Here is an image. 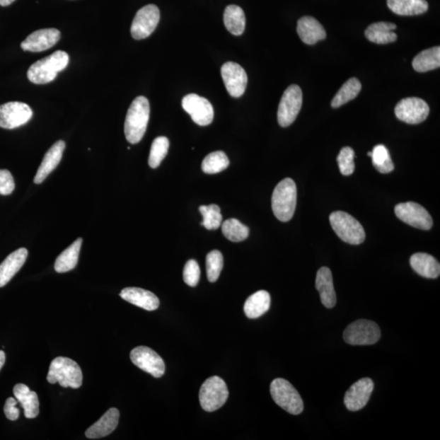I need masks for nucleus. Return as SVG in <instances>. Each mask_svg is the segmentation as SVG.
<instances>
[{
    "label": "nucleus",
    "mask_w": 440,
    "mask_h": 440,
    "mask_svg": "<svg viewBox=\"0 0 440 440\" xmlns=\"http://www.w3.org/2000/svg\"><path fill=\"white\" fill-rule=\"evenodd\" d=\"M374 388L372 379L364 378L357 381L345 394V404L347 409L352 412L362 410L368 404Z\"/></svg>",
    "instance_id": "f3484780"
},
{
    "label": "nucleus",
    "mask_w": 440,
    "mask_h": 440,
    "mask_svg": "<svg viewBox=\"0 0 440 440\" xmlns=\"http://www.w3.org/2000/svg\"><path fill=\"white\" fill-rule=\"evenodd\" d=\"M18 403L19 402L12 398V397H9L6 402H5L4 411L5 416H6L10 421L18 419L20 415V410L17 407Z\"/></svg>",
    "instance_id": "37998d69"
},
{
    "label": "nucleus",
    "mask_w": 440,
    "mask_h": 440,
    "mask_svg": "<svg viewBox=\"0 0 440 440\" xmlns=\"http://www.w3.org/2000/svg\"><path fill=\"white\" fill-rule=\"evenodd\" d=\"M315 288L320 294L321 303L325 307L334 308L336 305L337 297L332 272L329 267H323L318 270L315 278Z\"/></svg>",
    "instance_id": "412c9836"
},
{
    "label": "nucleus",
    "mask_w": 440,
    "mask_h": 440,
    "mask_svg": "<svg viewBox=\"0 0 440 440\" xmlns=\"http://www.w3.org/2000/svg\"><path fill=\"white\" fill-rule=\"evenodd\" d=\"M371 155H372V152L371 151L368 153V156L371 157Z\"/></svg>",
    "instance_id": "49530a36"
},
{
    "label": "nucleus",
    "mask_w": 440,
    "mask_h": 440,
    "mask_svg": "<svg viewBox=\"0 0 440 440\" xmlns=\"http://www.w3.org/2000/svg\"><path fill=\"white\" fill-rule=\"evenodd\" d=\"M199 211L203 217L202 222V226L208 230H216L220 227L222 224L221 211L219 206L216 204H212L209 206H201Z\"/></svg>",
    "instance_id": "4c0bfd02"
},
{
    "label": "nucleus",
    "mask_w": 440,
    "mask_h": 440,
    "mask_svg": "<svg viewBox=\"0 0 440 440\" xmlns=\"http://www.w3.org/2000/svg\"><path fill=\"white\" fill-rule=\"evenodd\" d=\"M28 257V250L20 248L10 254L0 265V287H4L12 280Z\"/></svg>",
    "instance_id": "4be33fe9"
},
{
    "label": "nucleus",
    "mask_w": 440,
    "mask_h": 440,
    "mask_svg": "<svg viewBox=\"0 0 440 440\" xmlns=\"http://www.w3.org/2000/svg\"><path fill=\"white\" fill-rule=\"evenodd\" d=\"M270 393L275 403L291 415H299L303 411L301 396L287 380H273L270 386Z\"/></svg>",
    "instance_id": "423d86ee"
},
{
    "label": "nucleus",
    "mask_w": 440,
    "mask_h": 440,
    "mask_svg": "<svg viewBox=\"0 0 440 440\" xmlns=\"http://www.w3.org/2000/svg\"><path fill=\"white\" fill-rule=\"evenodd\" d=\"M332 228L339 238L351 245H359L366 240V232L361 223L347 212H335L330 216Z\"/></svg>",
    "instance_id": "39448f33"
},
{
    "label": "nucleus",
    "mask_w": 440,
    "mask_h": 440,
    "mask_svg": "<svg viewBox=\"0 0 440 440\" xmlns=\"http://www.w3.org/2000/svg\"><path fill=\"white\" fill-rule=\"evenodd\" d=\"M14 1L15 0H0V5L4 7L8 6V5L13 4Z\"/></svg>",
    "instance_id": "a18cd8bd"
},
{
    "label": "nucleus",
    "mask_w": 440,
    "mask_h": 440,
    "mask_svg": "<svg viewBox=\"0 0 440 440\" xmlns=\"http://www.w3.org/2000/svg\"><path fill=\"white\" fill-rule=\"evenodd\" d=\"M271 296L265 291H260L250 295L244 305V312L250 319H256L265 314L270 308Z\"/></svg>",
    "instance_id": "cd10ccee"
},
{
    "label": "nucleus",
    "mask_w": 440,
    "mask_h": 440,
    "mask_svg": "<svg viewBox=\"0 0 440 440\" xmlns=\"http://www.w3.org/2000/svg\"><path fill=\"white\" fill-rule=\"evenodd\" d=\"M298 35L306 45H313L326 37V32L319 21L306 16L300 18L297 25Z\"/></svg>",
    "instance_id": "5701e85b"
},
{
    "label": "nucleus",
    "mask_w": 440,
    "mask_h": 440,
    "mask_svg": "<svg viewBox=\"0 0 440 440\" xmlns=\"http://www.w3.org/2000/svg\"><path fill=\"white\" fill-rule=\"evenodd\" d=\"M149 102L144 96H138L132 101L126 117L125 132L127 141L135 144L143 139L149 120Z\"/></svg>",
    "instance_id": "f257e3e1"
},
{
    "label": "nucleus",
    "mask_w": 440,
    "mask_h": 440,
    "mask_svg": "<svg viewBox=\"0 0 440 440\" xmlns=\"http://www.w3.org/2000/svg\"><path fill=\"white\" fill-rule=\"evenodd\" d=\"M303 105V93L298 85H291L284 91L279 104L277 120L282 127L291 126L297 119Z\"/></svg>",
    "instance_id": "1a4fd4ad"
},
{
    "label": "nucleus",
    "mask_w": 440,
    "mask_h": 440,
    "mask_svg": "<svg viewBox=\"0 0 440 440\" xmlns=\"http://www.w3.org/2000/svg\"><path fill=\"white\" fill-rule=\"evenodd\" d=\"M362 86L361 82L356 78H352L342 85V87L332 100V108H340V106L348 103L357 98L361 92Z\"/></svg>",
    "instance_id": "473e14b6"
},
{
    "label": "nucleus",
    "mask_w": 440,
    "mask_h": 440,
    "mask_svg": "<svg viewBox=\"0 0 440 440\" xmlns=\"http://www.w3.org/2000/svg\"><path fill=\"white\" fill-rule=\"evenodd\" d=\"M229 166V159L226 154L222 151L213 152L208 154L203 160L202 169L206 174H217L226 170Z\"/></svg>",
    "instance_id": "72a5a7b5"
},
{
    "label": "nucleus",
    "mask_w": 440,
    "mask_h": 440,
    "mask_svg": "<svg viewBox=\"0 0 440 440\" xmlns=\"http://www.w3.org/2000/svg\"><path fill=\"white\" fill-rule=\"evenodd\" d=\"M33 116L28 104L13 101L0 105V127L15 129L26 125Z\"/></svg>",
    "instance_id": "4468645a"
},
{
    "label": "nucleus",
    "mask_w": 440,
    "mask_h": 440,
    "mask_svg": "<svg viewBox=\"0 0 440 440\" xmlns=\"http://www.w3.org/2000/svg\"><path fill=\"white\" fill-rule=\"evenodd\" d=\"M221 75L228 93L233 98L243 95L248 86V78L245 69L235 62H227L221 68Z\"/></svg>",
    "instance_id": "dca6fc26"
},
{
    "label": "nucleus",
    "mask_w": 440,
    "mask_h": 440,
    "mask_svg": "<svg viewBox=\"0 0 440 440\" xmlns=\"http://www.w3.org/2000/svg\"><path fill=\"white\" fill-rule=\"evenodd\" d=\"M354 158H355V152L350 147H345L341 149V151L337 156V161L339 164L340 170L343 175H351L355 170V163H354Z\"/></svg>",
    "instance_id": "ea45409f"
},
{
    "label": "nucleus",
    "mask_w": 440,
    "mask_h": 440,
    "mask_svg": "<svg viewBox=\"0 0 440 440\" xmlns=\"http://www.w3.org/2000/svg\"><path fill=\"white\" fill-rule=\"evenodd\" d=\"M225 28L233 35L243 34L245 28V16L243 8L237 5H229L224 14Z\"/></svg>",
    "instance_id": "7c9ffc66"
},
{
    "label": "nucleus",
    "mask_w": 440,
    "mask_h": 440,
    "mask_svg": "<svg viewBox=\"0 0 440 440\" xmlns=\"http://www.w3.org/2000/svg\"><path fill=\"white\" fill-rule=\"evenodd\" d=\"M82 243V238L77 239L57 257L54 266L57 272H67L73 270L77 266Z\"/></svg>",
    "instance_id": "c756f323"
},
{
    "label": "nucleus",
    "mask_w": 440,
    "mask_h": 440,
    "mask_svg": "<svg viewBox=\"0 0 440 440\" xmlns=\"http://www.w3.org/2000/svg\"><path fill=\"white\" fill-rule=\"evenodd\" d=\"M440 66V47H434L417 54L412 61V67L417 72L433 71Z\"/></svg>",
    "instance_id": "2f4dec72"
},
{
    "label": "nucleus",
    "mask_w": 440,
    "mask_h": 440,
    "mask_svg": "<svg viewBox=\"0 0 440 440\" xmlns=\"http://www.w3.org/2000/svg\"><path fill=\"white\" fill-rule=\"evenodd\" d=\"M132 362L153 377L159 378L165 374V363L156 352L147 347H138L131 352Z\"/></svg>",
    "instance_id": "f8f14e48"
},
{
    "label": "nucleus",
    "mask_w": 440,
    "mask_h": 440,
    "mask_svg": "<svg viewBox=\"0 0 440 440\" xmlns=\"http://www.w3.org/2000/svg\"><path fill=\"white\" fill-rule=\"evenodd\" d=\"M182 106L197 125H210L214 120V108L211 102L200 95H187L182 100Z\"/></svg>",
    "instance_id": "2eb2a0df"
},
{
    "label": "nucleus",
    "mask_w": 440,
    "mask_h": 440,
    "mask_svg": "<svg viewBox=\"0 0 440 440\" xmlns=\"http://www.w3.org/2000/svg\"><path fill=\"white\" fill-rule=\"evenodd\" d=\"M224 267V257L221 252L212 250L207 255V273L210 282H216Z\"/></svg>",
    "instance_id": "58836bf2"
},
{
    "label": "nucleus",
    "mask_w": 440,
    "mask_h": 440,
    "mask_svg": "<svg viewBox=\"0 0 440 440\" xmlns=\"http://www.w3.org/2000/svg\"><path fill=\"white\" fill-rule=\"evenodd\" d=\"M396 25L390 23H376L371 24L364 32L367 40L377 45H388L397 40L394 30Z\"/></svg>",
    "instance_id": "bb28decb"
},
{
    "label": "nucleus",
    "mask_w": 440,
    "mask_h": 440,
    "mask_svg": "<svg viewBox=\"0 0 440 440\" xmlns=\"http://www.w3.org/2000/svg\"><path fill=\"white\" fill-rule=\"evenodd\" d=\"M372 163L378 173L388 174L394 170L395 166L390 156L388 149L383 144H378L372 150Z\"/></svg>",
    "instance_id": "c9c22d12"
},
{
    "label": "nucleus",
    "mask_w": 440,
    "mask_h": 440,
    "mask_svg": "<svg viewBox=\"0 0 440 440\" xmlns=\"http://www.w3.org/2000/svg\"><path fill=\"white\" fill-rule=\"evenodd\" d=\"M395 213L401 221L413 228L430 230L433 226L431 214L425 208L416 202L400 203L395 207Z\"/></svg>",
    "instance_id": "9d476101"
},
{
    "label": "nucleus",
    "mask_w": 440,
    "mask_h": 440,
    "mask_svg": "<svg viewBox=\"0 0 440 440\" xmlns=\"http://www.w3.org/2000/svg\"><path fill=\"white\" fill-rule=\"evenodd\" d=\"M410 265L417 274L429 279H436L440 274V265L437 260L426 253H416L410 257Z\"/></svg>",
    "instance_id": "a878e982"
},
{
    "label": "nucleus",
    "mask_w": 440,
    "mask_h": 440,
    "mask_svg": "<svg viewBox=\"0 0 440 440\" xmlns=\"http://www.w3.org/2000/svg\"><path fill=\"white\" fill-rule=\"evenodd\" d=\"M397 119L407 125H419L427 119L430 108L426 101L417 98L401 100L395 109Z\"/></svg>",
    "instance_id": "ddd939ff"
},
{
    "label": "nucleus",
    "mask_w": 440,
    "mask_h": 440,
    "mask_svg": "<svg viewBox=\"0 0 440 440\" xmlns=\"http://www.w3.org/2000/svg\"><path fill=\"white\" fill-rule=\"evenodd\" d=\"M15 189V182L12 174L8 170H0V195H9Z\"/></svg>",
    "instance_id": "79ce46f5"
},
{
    "label": "nucleus",
    "mask_w": 440,
    "mask_h": 440,
    "mask_svg": "<svg viewBox=\"0 0 440 440\" xmlns=\"http://www.w3.org/2000/svg\"><path fill=\"white\" fill-rule=\"evenodd\" d=\"M160 20V11L156 5L149 4L139 9L131 28L133 39L141 40L151 35Z\"/></svg>",
    "instance_id": "9b49d317"
},
{
    "label": "nucleus",
    "mask_w": 440,
    "mask_h": 440,
    "mask_svg": "<svg viewBox=\"0 0 440 440\" xmlns=\"http://www.w3.org/2000/svg\"><path fill=\"white\" fill-rule=\"evenodd\" d=\"M61 39V32L57 29L36 30L21 42L24 51L40 52L52 47Z\"/></svg>",
    "instance_id": "a211bd4d"
},
{
    "label": "nucleus",
    "mask_w": 440,
    "mask_h": 440,
    "mask_svg": "<svg viewBox=\"0 0 440 440\" xmlns=\"http://www.w3.org/2000/svg\"><path fill=\"white\" fill-rule=\"evenodd\" d=\"M5 359H6V357H5V353L3 351H0V370H1L4 367Z\"/></svg>",
    "instance_id": "c03bdc74"
},
{
    "label": "nucleus",
    "mask_w": 440,
    "mask_h": 440,
    "mask_svg": "<svg viewBox=\"0 0 440 440\" xmlns=\"http://www.w3.org/2000/svg\"><path fill=\"white\" fill-rule=\"evenodd\" d=\"M47 382L58 383L62 388H79L83 384V373L78 363L67 357H57L51 363Z\"/></svg>",
    "instance_id": "20e7f679"
},
{
    "label": "nucleus",
    "mask_w": 440,
    "mask_h": 440,
    "mask_svg": "<svg viewBox=\"0 0 440 440\" xmlns=\"http://www.w3.org/2000/svg\"><path fill=\"white\" fill-rule=\"evenodd\" d=\"M200 277V267L197 261L195 260L187 261L183 272L184 281L187 286L195 287L199 282Z\"/></svg>",
    "instance_id": "a19ab883"
},
{
    "label": "nucleus",
    "mask_w": 440,
    "mask_h": 440,
    "mask_svg": "<svg viewBox=\"0 0 440 440\" xmlns=\"http://www.w3.org/2000/svg\"><path fill=\"white\" fill-rule=\"evenodd\" d=\"M120 417V411L115 407H112L100 418L99 421L86 431V437L95 439L109 436L117 428Z\"/></svg>",
    "instance_id": "b1692460"
},
{
    "label": "nucleus",
    "mask_w": 440,
    "mask_h": 440,
    "mask_svg": "<svg viewBox=\"0 0 440 440\" xmlns=\"http://www.w3.org/2000/svg\"><path fill=\"white\" fill-rule=\"evenodd\" d=\"M169 146V139L165 137H160L154 139L149 158L150 168L154 169L158 168L168 154Z\"/></svg>",
    "instance_id": "e433bc0d"
},
{
    "label": "nucleus",
    "mask_w": 440,
    "mask_h": 440,
    "mask_svg": "<svg viewBox=\"0 0 440 440\" xmlns=\"http://www.w3.org/2000/svg\"><path fill=\"white\" fill-rule=\"evenodd\" d=\"M297 205V187L292 179H284L279 183L272 197V208L282 222H288L294 214Z\"/></svg>",
    "instance_id": "7ed1b4c3"
},
{
    "label": "nucleus",
    "mask_w": 440,
    "mask_h": 440,
    "mask_svg": "<svg viewBox=\"0 0 440 440\" xmlns=\"http://www.w3.org/2000/svg\"><path fill=\"white\" fill-rule=\"evenodd\" d=\"M390 11L400 16H415L425 13L429 8L427 0H388Z\"/></svg>",
    "instance_id": "c85d7f7f"
},
{
    "label": "nucleus",
    "mask_w": 440,
    "mask_h": 440,
    "mask_svg": "<svg viewBox=\"0 0 440 440\" xmlns=\"http://www.w3.org/2000/svg\"><path fill=\"white\" fill-rule=\"evenodd\" d=\"M222 233L224 237L233 243H240L249 237L250 230L239 220L229 219L222 224Z\"/></svg>",
    "instance_id": "f704fd0d"
},
{
    "label": "nucleus",
    "mask_w": 440,
    "mask_h": 440,
    "mask_svg": "<svg viewBox=\"0 0 440 440\" xmlns=\"http://www.w3.org/2000/svg\"><path fill=\"white\" fill-rule=\"evenodd\" d=\"M64 149H66V143L59 141L48 150L35 177L34 182L36 185L42 183L47 177L57 168L62 158Z\"/></svg>",
    "instance_id": "6ab92c4d"
},
{
    "label": "nucleus",
    "mask_w": 440,
    "mask_h": 440,
    "mask_svg": "<svg viewBox=\"0 0 440 440\" xmlns=\"http://www.w3.org/2000/svg\"><path fill=\"white\" fill-rule=\"evenodd\" d=\"M380 337L379 326L374 321L364 319L353 322L343 332L345 341L353 346L373 345Z\"/></svg>",
    "instance_id": "6e6552de"
},
{
    "label": "nucleus",
    "mask_w": 440,
    "mask_h": 440,
    "mask_svg": "<svg viewBox=\"0 0 440 440\" xmlns=\"http://www.w3.org/2000/svg\"><path fill=\"white\" fill-rule=\"evenodd\" d=\"M228 390L226 383L217 376L209 378L202 386L199 401L202 409L207 412L216 411L226 403Z\"/></svg>",
    "instance_id": "0eeeda50"
},
{
    "label": "nucleus",
    "mask_w": 440,
    "mask_h": 440,
    "mask_svg": "<svg viewBox=\"0 0 440 440\" xmlns=\"http://www.w3.org/2000/svg\"><path fill=\"white\" fill-rule=\"evenodd\" d=\"M13 394L16 399L24 409L26 418H35L40 413V402L35 391L30 390L28 386L19 383L14 386Z\"/></svg>",
    "instance_id": "393cba45"
},
{
    "label": "nucleus",
    "mask_w": 440,
    "mask_h": 440,
    "mask_svg": "<svg viewBox=\"0 0 440 440\" xmlns=\"http://www.w3.org/2000/svg\"><path fill=\"white\" fill-rule=\"evenodd\" d=\"M69 61L66 52L57 51L32 64L28 72V79L35 84L50 83L57 78L59 72L67 67Z\"/></svg>",
    "instance_id": "f03ea898"
},
{
    "label": "nucleus",
    "mask_w": 440,
    "mask_h": 440,
    "mask_svg": "<svg viewBox=\"0 0 440 440\" xmlns=\"http://www.w3.org/2000/svg\"><path fill=\"white\" fill-rule=\"evenodd\" d=\"M120 296L125 301L147 311L156 310L160 304L156 295L141 288L128 287L123 289L120 293Z\"/></svg>",
    "instance_id": "aec40b11"
}]
</instances>
